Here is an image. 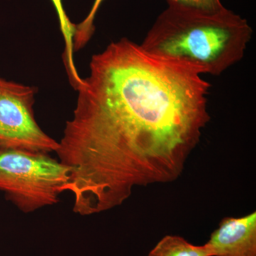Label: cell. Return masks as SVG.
<instances>
[{
  "mask_svg": "<svg viewBox=\"0 0 256 256\" xmlns=\"http://www.w3.org/2000/svg\"><path fill=\"white\" fill-rule=\"evenodd\" d=\"M89 69L55 152L80 216L122 204L136 186L178 180L210 120V84L188 64L121 38Z\"/></svg>",
  "mask_w": 256,
  "mask_h": 256,
  "instance_id": "cell-1",
  "label": "cell"
},
{
  "mask_svg": "<svg viewBox=\"0 0 256 256\" xmlns=\"http://www.w3.org/2000/svg\"><path fill=\"white\" fill-rule=\"evenodd\" d=\"M252 35L247 20L226 8L204 12L168 6L140 45L152 54L218 76L244 58Z\"/></svg>",
  "mask_w": 256,
  "mask_h": 256,
  "instance_id": "cell-2",
  "label": "cell"
},
{
  "mask_svg": "<svg viewBox=\"0 0 256 256\" xmlns=\"http://www.w3.org/2000/svg\"><path fill=\"white\" fill-rule=\"evenodd\" d=\"M69 170L48 154L0 148V191L23 213L58 203Z\"/></svg>",
  "mask_w": 256,
  "mask_h": 256,
  "instance_id": "cell-3",
  "label": "cell"
},
{
  "mask_svg": "<svg viewBox=\"0 0 256 256\" xmlns=\"http://www.w3.org/2000/svg\"><path fill=\"white\" fill-rule=\"evenodd\" d=\"M36 92L34 87L0 77V148L43 154L56 150L58 142L35 120Z\"/></svg>",
  "mask_w": 256,
  "mask_h": 256,
  "instance_id": "cell-4",
  "label": "cell"
},
{
  "mask_svg": "<svg viewBox=\"0 0 256 256\" xmlns=\"http://www.w3.org/2000/svg\"><path fill=\"white\" fill-rule=\"evenodd\" d=\"M206 245L212 256H256V212L225 217Z\"/></svg>",
  "mask_w": 256,
  "mask_h": 256,
  "instance_id": "cell-5",
  "label": "cell"
},
{
  "mask_svg": "<svg viewBox=\"0 0 256 256\" xmlns=\"http://www.w3.org/2000/svg\"><path fill=\"white\" fill-rule=\"evenodd\" d=\"M54 6L58 22L60 32L64 40V63L69 80L72 86H77L82 84V78L79 76L78 70L74 62V35L76 30V24L69 20L66 12L62 0H50Z\"/></svg>",
  "mask_w": 256,
  "mask_h": 256,
  "instance_id": "cell-6",
  "label": "cell"
},
{
  "mask_svg": "<svg viewBox=\"0 0 256 256\" xmlns=\"http://www.w3.org/2000/svg\"><path fill=\"white\" fill-rule=\"evenodd\" d=\"M148 256H212L206 244L196 246L182 237L168 235L152 249Z\"/></svg>",
  "mask_w": 256,
  "mask_h": 256,
  "instance_id": "cell-7",
  "label": "cell"
},
{
  "mask_svg": "<svg viewBox=\"0 0 256 256\" xmlns=\"http://www.w3.org/2000/svg\"><path fill=\"white\" fill-rule=\"evenodd\" d=\"M104 1V0H95L86 18L82 22L76 24L73 40L74 52L82 50L92 38L95 32L94 22L96 14Z\"/></svg>",
  "mask_w": 256,
  "mask_h": 256,
  "instance_id": "cell-8",
  "label": "cell"
},
{
  "mask_svg": "<svg viewBox=\"0 0 256 256\" xmlns=\"http://www.w3.org/2000/svg\"><path fill=\"white\" fill-rule=\"evenodd\" d=\"M168 6L195 10L204 12H216L224 9L220 0H166Z\"/></svg>",
  "mask_w": 256,
  "mask_h": 256,
  "instance_id": "cell-9",
  "label": "cell"
}]
</instances>
